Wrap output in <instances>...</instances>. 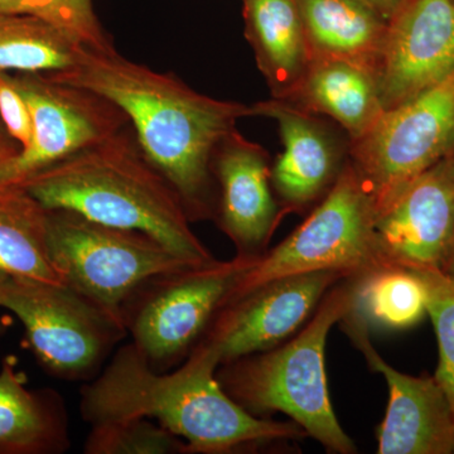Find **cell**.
I'll return each instance as SVG.
<instances>
[{
    "label": "cell",
    "instance_id": "obj_1",
    "mask_svg": "<svg viewBox=\"0 0 454 454\" xmlns=\"http://www.w3.org/2000/svg\"><path fill=\"white\" fill-rule=\"evenodd\" d=\"M46 74L121 107L146 157L177 191L190 220L216 215L212 160L236 121L254 116L253 106L206 97L175 74L136 64L116 50L83 49L76 64Z\"/></svg>",
    "mask_w": 454,
    "mask_h": 454
},
{
    "label": "cell",
    "instance_id": "obj_2",
    "mask_svg": "<svg viewBox=\"0 0 454 454\" xmlns=\"http://www.w3.org/2000/svg\"><path fill=\"white\" fill-rule=\"evenodd\" d=\"M216 354L199 343L177 370L158 372L133 343L122 346L82 390L90 424L151 419L187 444V454H225L309 437L294 422L260 419L221 387Z\"/></svg>",
    "mask_w": 454,
    "mask_h": 454
},
{
    "label": "cell",
    "instance_id": "obj_3",
    "mask_svg": "<svg viewBox=\"0 0 454 454\" xmlns=\"http://www.w3.org/2000/svg\"><path fill=\"white\" fill-rule=\"evenodd\" d=\"M18 186L47 210H66L154 238L188 262H214L177 191L146 157L133 127L29 176Z\"/></svg>",
    "mask_w": 454,
    "mask_h": 454
},
{
    "label": "cell",
    "instance_id": "obj_4",
    "mask_svg": "<svg viewBox=\"0 0 454 454\" xmlns=\"http://www.w3.org/2000/svg\"><path fill=\"white\" fill-rule=\"evenodd\" d=\"M356 278L336 284L294 339L223 364L217 373L223 389L250 414H286L328 452L340 454L356 453V446L331 404L325 348L333 325L354 306Z\"/></svg>",
    "mask_w": 454,
    "mask_h": 454
},
{
    "label": "cell",
    "instance_id": "obj_5",
    "mask_svg": "<svg viewBox=\"0 0 454 454\" xmlns=\"http://www.w3.org/2000/svg\"><path fill=\"white\" fill-rule=\"evenodd\" d=\"M375 221L372 196L348 164L309 219L241 274L223 307L278 278L319 270L361 277L390 267L379 249Z\"/></svg>",
    "mask_w": 454,
    "mask_h": 454
},
{
    "label": "cell",
    "instance_id": "obj_6",
    "mask_svg": "<svg viewBox=\"0 0 454 454\" xmlns=\"http://www.w3.org/2000/svg\"><path fill=\"white\" fill-rule=\"evenodd\" d=\"M47 247L65 286L122 325V309L143 284L158 274L197 264L152 236L66 210H49Z\"/></svg>",
    "mask_w": 454,
    "mask_h": 454
},
{
    "label": "cell",
    "instance_id": "obj_7",
    "mask_svg": "<svg viewBox=\"0 0 454 454\" xmlns=\"http://www.w3.org/2000/svg\"><path fill=\"white\" fill-rule=\"evenodd\" d=\"M256 258L215 259L151 278L122 309L131 343L158 372L184 363Z\"/></svg>",
    "mask_w": 454,
    "mask_h": 454
},
{
    "label": "cell",
    "instance_id": "obj_8",
    "mask_svg": "<svg viewBox=\"0 0 454 454\" xmlns=\"http://www.w3.org/2000/svg\"><path fill=\"white\" fill-rule=\"evenodd\" d=\"M0 309L20 318L38 363L62 380H90L128 334L121 321L65 284L0 278Z\"/></svg>",
    "mask_w": 454,
    "mask_h": 454
},
{
    "label": "cell",
    "instance_id": "obj_9",
    "mask_svg": "<svg viewBox=\"0 0 454 454\" xmlns=\"http://www.w3.org/2000/svg\"><path fill=\"white\" fill-rule=\"evenodd\" d=\"M351 154L378 216L411 182L454 154V71L385 110L365 136L352 142Z\"/></svg>",
    "mask_w": 454,
    "mask_h": 454
},
{
    "label": "cell",
    "instance_id": "obj_10",
    "mask_svg": "<svg viewBox=\"0 0 454 454\" xmlns=\"http://www.w3.org/2000/svg\"><path fill=\"white\" fill-rule=\"evenodd\" d=\"M12 82L31 113V145L4 164L2 184L13 186L38 170L118 133L130 125L127 114L91 90L68 85L49 74L20 73Z\"/></svg>",
    "mask_w": 454,
    "mask_h": 454
},
{
    "label": "cell",
    "instance_id": "obj_11",
    "mask_svg": "<svg viewBox=\"0 0 454 454\" xmlns=\"http://www.w3.org/2000/svg\"><path fill=\"white\" fill-rule=\"evenodd\" d=\"M336 270L278 278L223 307L199 343L216 354L220 365L282 345L315 312L336 284L348 279ZM197 343V345H199Z\"/></svg>",
    "mask_w": 454,
    "mask_h": 454
},
{
    "label": "cell",
    "instance_id": "obj_12",
    "mask_svg": "<svg viewBox=\"0 0 454 454\" xmlns=\"http://www.w3.org/2000/svg\"><path fill=\"white\" fill-rule=\"evenodd\" d=\"M454 71V0H404L387 22L378 65L385 110L437 85Z\"/></svg>",
    "mask_w": 454,
    "mask_h": 454
},
{
    "label": "cell",
    "instance_id": "obj_13",
    "mask_svg": "<svg viewBox=\"0 0 454 454\" xmlns=\"http://www.w3.org/2000/svg\"><path fill=\"white\" fill-rule=\"evenodd\" d=\"M340 322L389 387L387 415L376 432L378 453L454 454V411L434 376L406 375L382 360L369 327L351 309Z\"/></svg>",
    "mask_w": 454,
    "mask_h": 454
},
{
    "label": "cell",
    "instance_id": "obj_14",
    "mask_svg": "<svg viewBox=\"0 0 454 454\" xmlns=\"http://www.w3.org/2000/svg\"><path fill=\"white\" fill-rule=\"evenodd\" d=\"M379 249L394 267H443L454 239V154L435 164L376 216Z\"/></svg>",
    "mask_w": 454,
    "mask_h": 454
},
{
    "label": "cell",
    "instance_id": "obj_15",
    "mask_svg": "<svg viewBox=\"0 0 454 454\" xmlns=\"http://www.w3.org/2000/svg\"><path fill=\"white\" fill-rule=\"evenodd\" d=\"M212 173L220 184V229L235 244L238 255H262L280 219L267 152L235 129L217 146Z\"/></svg>",
    "mask_w": 454,
    "mask_h": 454
},
{
    "label": "cell",
    "instance_id": "obj_16",
    "mask_svg": "<svg viewBox=\"0 0 454 454\" xmlns=\"http://www.w3.org/2000/svg\"><path fill=\"white\" fill-rule=\"evenodd\" d=\"M254 116H268L279 127L283 153L278 157L270 181L286 207L301 211L325 195L340 170L334 139L309 112L289 101L274 98L253 106Z\"/></svg>",
    "mask_w": 454,
    "mask_h": 454
},
{
    "label": "cell",
    "instance_id": "obj_17",
    "mask_svg": "<svg viewBox=\"0 0 454 454\" xmlns=\"http://www.w3.org/2000/svg\"><path fill=\"white\" fill-rule=\"evenodd\" d=\"M286 101L334 119L352 142L365 136L385 112L376 71L331 57H313Z\"/></svg>",
    "mask_w": 454,
    "mask_h": 454
},
{
    "label": "cell",
    "instance_id": "obj_18",
    "mask_svg": "<svg viewBox=\"0 0 454 454\" xmlns=\"http://www.w3.org/2000/svg\"><path fill=\"white\" fill-rule=\"evenodd\" d=\"M70 420L52 390H31L12 360L0 369V454H61L70 450Z\"/></svg>",
    "mask_w": 454,
    "mask_h": 454
},
{
    "label": "cell",
    "instance_id": "obj_19",
    "mask_svg": "<svg viewBox=\"0 0 454 454\" xmlns=\"http://www.w3.org/2000/svg\"><path fill=\"white\" fill-rule=\"evenodd\" d=\"M245 35L274 98L286 100L312 61L295 0H243Z\"/></svg>",
    "mask_w": 454,
    "mask_h": 454
},
{
    "label": "cell",
    "instance_id": "obj_20",
    "mask_svg": "<svg viewBox=\"0 0 454 454\" xmlns=\"http://www.w3.org/2000/svg\"><path fill=\"white\" fill-rule=\"evenodd\" d=\"M313 57L346 59L376 71L387 20L360 0H295Z\"/></svg>",
    "mask_w": 454,
    "mask_h": 454
},
{
    "label": "cell",
    "instance_id": "obj_21",
    "mask_svg": "<svg viewBox=\"0 0 454 454\" xmlns=\"http://www.w3.org/2000/svg\"><path fill=\"white\" fill-rule=\"evenodd\" d=\"M47 215L25 188L0 190V278L64 284L50 260Z\"/></svg>",
    "mask_w": 454,
    "mask_h": 454
},
{
    "label": "cell",
    "instance_id": "obj_22",
    "mask_svg": "<svg viewBox=\"0 0 454 454\" xmlns=\"http://www.w3.org/2000/svg\"><path fill=\"white\" fill-rule=\"evenodd\" d=\"M351 310L367 327L405 330L427 315L426 286L411 269H376L356 278Z\"/></svg>",
    "mask_w": 454,
    "mask_h": 454
},
{
    "label": "cell",
    "instance_id": "obj_23",
    "mask_svg": "<svg viewBox=\"0 0 454 454\" xmlns=\"http://www.w3.org/2000/svg\"><path fill=\"white\" fill-rule=\"evenodd\" d=\"M86 47L41 18L0 13V70L18 73L64 71Z\"/></svg>",
    "mask_w": 454,
    "mask_h": 454
},
{
    "label": "cell",
    "instance_id": "obj_24",
    "mask_svg": "<svg viewBox=\"0 0 454 454\" xmlns=\"http://www.w3.org/2000/svg\"><path fill=\"white\" fill-rule=\"evenodd\" d=\"M86 454H187V444L151 419L92 424Z\"/></svg>",
    "mask_w": 454,
    "mask_h": 454
},
{
    "label": "cell",
    "instance_id": "obj_25",
    "mask_svg": "<svg viewBox=\"0 0 454 454\" xmlns=\"http://www.w3.org/2000/svg\"><path fill=\"white\" fill-rule=\"evenodd\" d=\"M427 291V315L437 334L439 363L434 379L454 411V278L439 269L413 270Z\"/></svg>",
    "mask_w": 454,
    "mask_h": 454
},
{
    "label": "cell",
    "instance_id": "obj_26",
    "mask_svg": "<svg viewBox=\"0 0 454 454\" xmlns=\"http://www.w3.org/2000/svg\"><path fill=\"white\" fill-rule=\"evenodd\" d=\"M94 0H23L25 13L41 18L89 50H115L95 14Z\"/></svg>",
    "mask_w": 454,
    "mask_h": 454
},
{
    "label": "cell",
    "instance_id": "obj_27",
    "mask_svg": "<svg viewBox=\"0 0 454 454\" xmlns=\"http://www.w3.org/2000/svg\"><path fill=\"white\" fill-rule=\"evenodd\" d=\"M0 118L9 136L20 145V151L31 145L33 127L31 113L7 71L0 70Z\"/></svg>",
    "mask_w": 454,
    "mask_h": 454
},
{
    "label": "cell",
    "instance_id": "obj_28",
    "mask_svg": "<svg viewBox=\"0 0 454 454\" xmlns=\"http://www.w3.org/2000/svg\"><path fill=\"white\" fill-rule=\"evenodd\" d=\"M20 152V146H17L16 140L9 136L4 122L0 118V160H13Z\"/></svg>",
    "mask_w": 454,
    "mask_h": 454
},
{
    "label": "cell",
    "instance_id": "obj_29",
    "mask_svg": "<svg viewBox=\"0 0 454 454\" xmlns=\"http://www.w3.org/2000/svg\"><path fill=\"white\" fill-rule=\"evenodd\" d=\"M367 7L373 9L376 13L380 14L384 20L387 22L393 18L394 14L396 13L397 9L400 5L404 3V0H360Z\"/></svg>",
    "mask_w": 454,
    "mask_h": 454
},
{
    "label": "cell",
    "instance_id": "obj_30",
    "mask_svg": "<svg viewBox=\"0 0 454 454\" xmlns=\"http://www.w3.org/2000/svg\"><path fill=\"white\" fill-rule=\"evenodd\" d=\"M0 13H25L23 0H0Z\"/></svg>",
    "mask_w": 454,
    "mask_h": 454
},
{
    "label": "cell",
    "instance_id": "obj_31",
    "mask_svg": "<svg viewBox=\"0 0 454 454\" xmlns=\"http://www.w3.org/2000/svg\"><path fill=\"white\" fill-rule=\"evenodd\" d=\"M444 274L454 278V239L450 253H448L446 260H444L443 267L441 269Z\"/></svg>",
    "mask_w": 454,
    "mask_h": 454
},
{
    "label": "cell",
    "instance_id": "obj_32",
    "mask_svg": "<svg viewBox=\"0 0 454 454\" xmlns=\"http://www.w3.org/2000/svg\"><path fill=\"white\" fill-rule=\"evenodd\" d=\"M8 162H9V160H0V173H2V169H3V167H4V164L8 163ZM4 187H7V186H3L2 179H0V190H2V188H4Z\"/></svg>",
    "mask_w": 454,
    "mask_h": 454
},
{
    "label": "cell",
    "instance_id": "obj_33",
    "mask_svg": "<svg viewBox=\"0 0 454 454\" xmlns=\"http://www.w3.org/2000/svg\"><path fill=\"white\" fill-rule=\"evenodd\" d=\"M0 328H2V327H0Z\"/></svg>",
    "mask_w": 454,
    "mask_h": 454
}]
</instances>
